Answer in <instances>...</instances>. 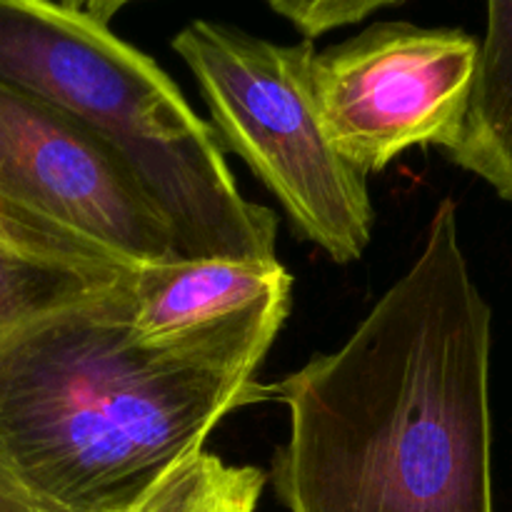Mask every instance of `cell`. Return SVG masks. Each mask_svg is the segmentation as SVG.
<instances>
[{"mask_svg":"<svg viewBox=\"0 0 512 512\" xmlns=\"http://www.w3.org/2000/svg\"><path fill=\"white\" fill-rule=\"evenodd\" d=\"M0 238L28 253L118 273L180 260L163 213L105 140L3 85Z\"/></svg>","mask_w":512,"mask_h":512,"instance_id":"obj_5","label":"cell"},{"mask_svg":"<svg viewBox=\"0 0 512 512\" xmlns=\"http://www.w3.org/2000/svg\"><path fill=\"white\" fill-rule=\"evenodd\" d=\"M480 40L455 28L375 23L313 58L325 130L348 163L373 175L408 148L458 140Z\"/></svg>","mask_w":512,"mask_h":512,"instance_id":"obj_6","label":"cell"},{"mask_svg":"<svg viewBox=\"0 0 512 512\" xmlns=\"http://www.w3.org/2000/svg\"><path fill=\"white\" fill-rule=\"evenodd\" d=\"M173 50L198 80L220 145L240 155L290 223L335 263L363 258L375 210L368 175L338 153L313 83V40L280 45L243 28L193 20Z\"/></svg>","mask_w":512,"mask_h":512,"instance_id":"obj_4","label":"cell"},{"mask_svg":"<svg viewBox=\"0 0 512 512\" xmlns=\"http://www.w3.org/2000/svg\"><path fill=\"white\" fill-rule=\"evenodd\" d=\"M0 512H60L38 498L0 455Z\"/></svg>","mask_w":512,"mask_h":512,"instance_id":"obj_12","label":"cell"},{"mask_svg":"<svg viewBox=\"0 0 512 512\" xmlns=\"http://www.w3.org/2000/svg\"><path fill=\"white\" fill-rule=\"evenodd\" d=\"M290 305L148 343L130 280L0 340V455L60 512H138L215 425L268 398L255 370Z\"/></svg>","mask_w":512,"mask_h":512,"instance_id":"obj_2","label":"cell"},{"mask_svg":"<svg viewBox=\"0 0 512 512\" xmlns=\"http://www.w3.org/2000/svg\"><path fill=\"white\" fill-rule=\"evenodd\" d=\"M113 3H115V8H118V10H123L125 5H130V3H133V0H113Z\"/></svg>","mask_w":512,"mask_h":512,"instance_id":"obj_13","label":"cell"},{"mask_svg":"<svg viewBox=\"0 0 512 512\" xmlns=\"http://www.w3.org/2000/svg\"><path fill=\"white\" fill-rule=\"evenodd\" d=\"M0 85L105 140L163 213L180 260H275L273 210L243 198L213 125L108 23L58 0H0Z\"/></svg>","mask_w":512,"mask_h":512,"instance_id":"obj_3","label":"cell"},{"mask_svg":"<svg viewBox=\"0 0 512 512\" xmlns=\"http://www.w3.org/2000/svg\"><path fill=\"white\" fill-rule=\"evenodd\" d=\"M293 275L280 260H173L135 270L130 313L140 340L205 333L255 310L290 305Z\"/></svg>","mask_w":512,"mask_h":512,"instance_id":"obj_7","label":"cell"},{"mask_svg":"<svg viewBox=\"0 0 512 512\" xmlns=\"http://www.w3.org/2000/svg\"><path fill=\"white\" fill-rule=\"evenodd\" d=\"M490 325L443 200L355 333L265 385L290 415L273 458L285 510L495 512Z\"/></svg>","mask_w":512,"mask_h":512,"instance_id":"obj_1","label":"cell"},{"mask_svg":"<svg viewBox=\"0 0 512 512\" xmlns=\"http://www.w3.org/2000/svg\"><path fill=\"white\" fill-rule=\"evenodd\" d=\"M473 93L458 140L445 153L512 205V0H485Z\"/></svg>","mask_w":512,"mask_h":512,"instance_id":"obj_8","label":"cell"},{"mask_svg":"<svg viewBox=\"0 0 512 512\" xmlns=\"http://www.w3.org/2000/svg\"><path fill=\"white\" fill-rule=\"evenodd\" d=\"M275 13L288 18L305 40H315L335 28L355 25L378 10L393 8L405 0H268Z\"/></svg>","mask_w":512,"mask_h":512,"instance_id":"obj_11","label":"cell"},{"mask_svg":"<svg viewBox=\"0 0 512 512\" xmlns=\"http://www.w3.org/2000/svg\"><path fill=\"white\" fill-rule=\"evenodd\" d=\"M263 485V470L228 465L203 450L170 475L140 512H255Z\"/></svg>","mask_w":512,"mask_h":512,"instance_id":"obj_10","label":"cell"},{"mask_svg":"<svg viewBox=\"0 0 512 512\" xmlns=\"http://www.w3.org/2000/svg\"><path fill=\"white\" fill-rule=\"evenodd\" d=\"M138 512H140V510H138Z\"/></svg>","mask_w":512,"mask_h":512,"instance_id":"obj_14","label":"cell"},{"mask_svg":"<svg viewBox=\"0 0 512 512\" xmlns=\"http://www.w3.org/2000/svg\"><path fill=\"white\" fill-rule=\"evenodd\" d=\"M133 273L88 268L28 253L0 238V340L33 318L128 283Z\"/></svg>","mask_w":512,"mask_h":512,"instance_id":"obj_9","label":"cell"}]
</instances>
